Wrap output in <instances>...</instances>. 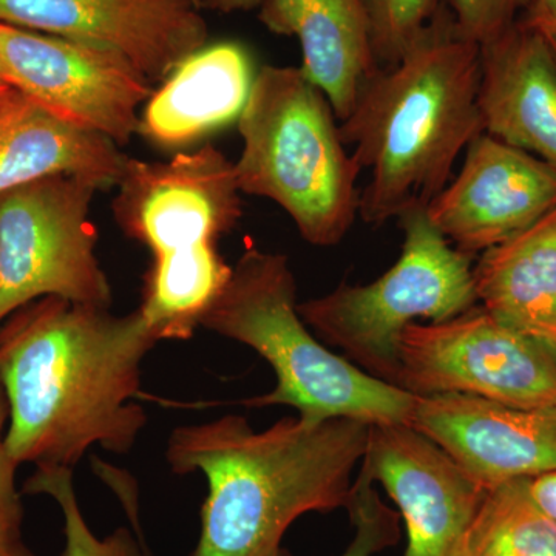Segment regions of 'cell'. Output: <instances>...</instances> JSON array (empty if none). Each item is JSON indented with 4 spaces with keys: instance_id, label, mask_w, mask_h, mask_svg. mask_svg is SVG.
<instances>
[{
    "instance_id": "obj_26",
    "label": "cell",
    "mask_w": 556,
    "mask_h": 556,
    "mask_svg": "<svg viewBox=\"0 0 556 556\" xmlns=\"http://www.w3.org/2000/svg\"><path fill=\"white\" fill-rule=\"evenodd\" d=\"M527 481H529L530 495L538 506L556 522V471L527 479Z\"/></svg>"
},
{
    "instance_id": "obj_11",
    "label": "cell",
    "mask_w": 556,
    "mask_h": 556,
    "mask_svg": "<svg viewBox=\"0 0 556 556\" xmlns=\"http://www.w3.org/2000/svg\"><path fill=\"white\" fill-rule=\"evenodd\" d=\"M361 473L380 482L407 527L404 556H464L490 489L409 424H372Z\"/></svg>"
},
{
    "instance_id": "obj_13",
    "label": "cell",
    "mask_w": 556,
    "mask_h": 556,
    "mask_svg": "<svg viewBox=\"0 0 556 556\" xmlns=\"http://www.w3.org/2000/svg\"><path fill=\"white\" fill-rule=\"evenodd\" d=\"M555 207V167L481 131L467 146L457 177L426 211L453 247L473 255L518 236Z\"/></svg>"
},
{
    "instance_id": "obj_21",
    "label": "cell",
    "mask_w": 556,
    "mask_h": 556,
    "mask_svg": "<svg viewBox=\"0 0 556 556\" xmlns=\"http://www.w3.org/2000/svg\"><path fill=\"white\" fill-rule=\"evenodd\" d=\"M22 493L50 496L60 507L65 535L62 556H153L142 527L138 530L119 527L108 536L94 535L80 510L70 468H36Z\"/></svg>"
},
{
    "instance_id": "obj_8",
    "label": "cell",
    "mask_w": 556,
    "mask_h": 556,
    "mask_svg": "<svg viewBox=\"0 0 556 556\" xmlns=\"http://www.w3.org/2000/svg\"><path fill=\"white\" fill-rule=\"evenodd\" d=\"M97 186L56 175L0 193V325L39 299L109 308L90 219Z\"/></svg>"
},
{
    "instance_id": "obj_30",
    "label": "cell",
    "mask_w": 556,
    "mask_h": 556,
    "mask_svg": "<svg viewBox=\"0 0 556 556\" xmlns=\"http://www.w3.org/2000/svg\"><path fill=\"white\" fill-rule=\"evenodd\" d=\"M16 93L17 90H14L13 87L0 86V108H2L7 101H10Z\"/></svg>"
},
{
    "instance_id": "obj_3",
    "label": "cell",
    "mask_w": 556,
    "mask_h": 556,
    "mask_svg": "<svg viewBox=\"0 0 556 556\" xmlns=\"http://www.w3.org/2000/svg\"><path fill=\"white\" fill-rule=\"evenodd\" d=\"M479 47L459 38L445 10L397 64L379 68L340 121L368 181L358 215L383 225L427 207L448 185L457 156L481 134Z\"/></svg>"
},
{
    "instance_id": "obj_7",
    "label": "cell",
    "mask_w": 556,
    "mask_h": 556,
    "mask_svg": "<svg viewBox=\"0 0 556 556\" xmlns=\"http://www.w3.org/2000/svg\"><path fill=\"white\" fill-rule=\"evenodd\" d=\"M427 207L399 218L401 257L368 285H339L299 303L300 317L325 345L372 378L397 387L399 339L409 324L448 320L478 305L471 255L459 251L430 222Z\"/></svg>"
},
{
    "instance_id": "obj_16",
    "label": "cell",
    "mask_w": 556,
    "mask_h": 556,
    "mask_svg": "<svg viewBox=\"0 0 556 556\" xmlns=\"http://www.w3.org/2000/svg\"><path fill=\"white\" fill-rule=\"evenodd\" d=\"M254 78L243 46L206 43L179 62L160 89L152 91L139 113L137 134L156 148H189L239 121Z\"/></svg>"
},
{
    "instance_id": "obj_14",
    "label": "cell",
    "mask_w": 556,
    "mask_h": 556,
    "mask_svg": "<svg viewBox=\"0 0 556 556\" xmlns=\"http://www.w3.org/2000/svg\"><path fill=\"white\" fill-rule=\"evenodd\" d=\"M409 426L485 489L556 471V405L519 408L467 394L416 396Z\"/></svg>"
},
{
    "instance_id": "obj_10",
    "label": "cell",
    "mask_w": 556,
    "mask_h": 556,
    "mask_svg": "<svg viewBox=\"0 0 556 556\" xmlns=\"http://www.w3.org/2000/svg\"><path fill=\"white\" fill-rule=\"evenodd\" d=\"M0 78L79 129L118 146L137 134L150 80L115 51L0 22Z\"/></svg>"
},
{
    "instance_id": "obj_15",
    "label": "cell",
    "mask_w": 556,
    "mask_h": 556,
    "mask_svg": "<svg viewBox=\"0 0 556 556\" xmlns=\"http://www.w3.org/2000/svg\"><path fill=\"white\" fill-rule=\"evenodd\" d=\"M479 54L482 131L556 169V61L547 36L521 17Z\"/></svg>"
},
{
    "instance_id": "obj_20",
    "label": "cell",
    "mask_w": 556,
    "mask_h": 556,
    "mask_svg": "<svg viewBox=\"0 0 556 556\" xmlns=\"http://www.w3.org/2000/svg\"><path fill=\"white\" fill-rule=\"evenodd\" d=\"M464 556H556V522L530 495L527 479L489 490Z\"/></svg>"
},
{
    "instance_id": "obj_19",
    "label": "cell",
    "mask_w": 556,
    "mask_h": 556,
    "mask_svg": "<svg viewBox=\"0 0 556 556\" xmlns=\"http://www.w3.org/2000/svg\"><path fill=\"white\" fill-rule=\"evenodd\" d=\"M478 305L506 327L556 343V207L486 249L473 266Z\"/></svg>"
},
{
    "instance_id": "obj_22",
    "label": "cell",
    "mask_w": 556,
    "mask_h": 556,
    "mask_svg": "<svg viewBox=\"0 0 556 556\" xmlns=\"http://www.w3.org/2000/svg\"><path fill=\"white\" fill-rule=\"evenodd\" d=\"M379 68L397 64L416 40L448 10V0H362Z\"/></svg>"
},
{
    "instance_id": "obj_31",
    "label": "cell",
    "mask_w": 556,
    "mask_h": 556,
    "mask_svg": "<svg viewBox=\"0 0 556 556\" xmlns=\"http://www.w3.org/2000/svg\"><path fill=\"white\" fill-rule=\"evenodd\" d=\"M544 35H546V33H544ZM546 36H547L548 43H551V49H552V51H554V56H555V61H556V36H554V35H546Z\"/></svg>"
},
{
    "instance_id": "obj_9",
    "label": "cell",
    "mask_w": 556,
    "mask_h": 556,
    "mask_svg": "<svg viewBox=\"0 0 556 556\" xmlns=\"http://www.w3.org/2000/svg\"><path fill=\"white\" fill-rule=\"evenodd\" d=\"M399 362L397 387L415 396L556 405V343L515 331L479 305L437 324H409L399 339Z\"/></svg>"
},
{
    "instance_id": "obj_6",
    "label": "cell",
    "mask_w": 556,
    "mask_h": 556,
    "mask_svg": "<svg viewBox=\"0 0 556 556\" xmlns=\"http://www.w3.org/2000/svg\"><path fill=\"white\" fill-rule=\"evenodd\" d=\"M241 193L274 201L313 247H336L356 222L362 169L328 98L302 68L263 65L239 121Z\"/></svg>"
},
{
    "instance_id": "obj_32",
    "label": "cell",
    "mask_w": 556,
    "mask_h": 556,
    "mask_svg": "<svg viewBox=\"0 0 556 556\" xmlns=\"http://www.w3.org/2000/svg\"><path fill=\"white\" fill-rule=\"evenodd\" d=\"M0 86H7V84L3 83L2 78H0Z\"/></svg>"
},
{
    "instance_id": "obj_29",
    "label": "cell",
    "mask_w": 556,
    "mask_h": 556,
    "mask_svg": "<svg viewBox=\"0 0 556 556\" xmlns=\"http://www.w3.org/2000/svg\"><path fill=\"white\" fill-rule=\"evenodd\" d=\"M0 556H38L25 546L24 541H0Z\"/></svg>"
},
{
    "instance_id": "obj_18",
    "label": "cell",
    "mask_w": 556,
    "mask_h": 556,
    "mask_svg": "<svg viewBox=\"0 0 556 556\" xmlns=\"http://www.w3.org/2000/svg\"><path fill=\"white\" fill-rule=\"evenodd\" d=\"M127 159L112 139L56 118L20 91L0 108V193L56 175L112 188Z\"/></svg>"
},
{
    "instance_id": "obj_4",
    "label": "cell",
    "mask_w": 556,
    "mask_h": 556,
    "mask_svg": "<svg viewBox=\"0 0 556 556\" xmlns=\"http://www.w3.org/2000/svg\"><path fill=\"white\" fill-rule=\"evenodd\" d=\"M115 188L121 230L152 252L139 311L161 339L188 340L232 273L217 243L243 215L233 163L214 146L127 159Z\"/></svg>"
},
{
    "instance_id": "obj_33",
    "label": "cell",
    "mask_w": 556,
    "mask_h": 556,
    "mask_svg": "<svg viewBox=\"0 0 556 556\" xmlns=\"http://www.w3.org/2000/svg\"><path fill=\"white\" fill-rule=\"evenodd\" d=\"M195 2L199 3L200 9H201V0H195Z\"/></svg>"
},
{
    "instance_id": "obj_24",
    "label": "cell",
    "mask_w": 556,
    "mask_h": 556,
    "mask_svg": "<svg viewBox=\"0 0 556 556\" xmlns=\"http://www.w3.org/2000/svg\"><path fill=\"white\" fill-rule=\"evenodd\" d=\"M532 0H448L453 27L459 38L479 49L510 30Z\"/></svg>"
},
{
    "instance_id": "obj_23",
    "label": "cell",
    "mask_w": 556,
    "mask_h": 556,
    "mask_svg": "<svg viewBox=\"0 0 556 556\" xmlns=\"http://www.w3.org/2000/svg\"><path fill=\"white\" fill-rule=\"evenodd\" d=\"M354 536L339 556H376L401 540V515L383 504L375 482L358 473L346 506Z\"/></svg>"
},
{
    "instance_id": "obj_17",
    "label": "cell",
    "mask_w": 556,
    "mask_h": 556,
    "mask_svg": "<svg viewBox=\"0 0 556 556\" xmlns=\"http://www.w3.org/2000/svg\"><path fill=\"white\" fill-rule=\"evenodd\" d=\"M258 20L274 35L299 39L303 75L328 98L339 123L345 119L379 70L362 0H263Z\"/></svg>"
},
{
    "instance_id": "obj_12",
    "label": "cell",
    "mask_w": 556,
    "mask_h": 556,
    "mask_svg": "<svg viewBox=\"0 0 556 556\" xmlns=\"http://www.w3.org/2000/svg\"><path fill=\"white\" fill-rule=\"evenodd\" d=\"M195 0H0V22L121 54L150 80H163L206 46Z\"/></svg>"
},
{
    "instance_id": "obj_5",
    "label": "cell",
    "mask_w": 556,
    "mask_h": 556,
    "mask_svg": "<svg viewBox=\"0 0 556 556\" xmlns=\"http://www.w3.org/2000/svg\"><path fill=\"white\" fill-rule=\"evenodd\" d=\"M298 281L287 255L244 249L201 327L243 343L276 372L270 393L249 408L287 405L311 420L351 417L368 424H408L416 396L362 371L332 353L298 309Z\"/></svg>"
},
{
    "instance_id": "obj_28",
    "label": "cell",
    "mask_w": 556,
    "mask_h": 556,
    "mask_svg": "<svg viewBox=\"0 0 556 556\" xmlns=\"http://www.w3.org/2000/svg\"><path fill=\"white\" fill-rule=\"evenodd\" d=\"M263 0H201V10H211L219 14L241 13L258 10Z\"/></svg>"
},
{
    "instance_id": "obj_27",
    "label": "cell",
    "mask_w": 556,
    "mask_h": 556,
    "mask_svg": "<svg viewBox=\"0 0 556 556\" xmlns=\"http://www.w3.org/2000/svg\"><path fill=\"white\" fill-rule=\"evenodd\" d=\"M522 20L546 35L556 36V0H532Z\"/></svg>"
},
{
    "instance_id": "obj_25",
    "label": "cell",
    "mask_w": 556,
    "mask_h": 556,
    "mask_svg": "<svg viewBox=\"0 0 556 556\" xmlns=\"http://www.w3.org/2000/svg\"><path fill=\"white\" fill-rule=\"evenodd\" d=\"M9 422V399L0 386V541L22 540L24 525V507L16 485L20 464L10 455L5 441Z\"/></svg>"
},
{
    "instance_id": "obj_2",
    "label": "cell",
    "mask_w": 556,
    "mask_h": 556,
    "mask_svg": "<svg viewBox=\"0 0 556 556\" xmlns=\"http://www.w3.org/2000/svg\"><path fill=\"white\" fill-rule=\"evenodd\" d=\"M368 431L351 417L302 416L255 431L239 415L175 428L170 470L207 482L189 556H291L283 538L300 517L346 508Z\"/></svg>"
},
{
    "instance_id": "obj_1",
    "label": "cell",
    "mask_w": 556,
    "mask_h": 556,
    "mask_svg": "<svg viewBox=\"0 0 556 556\" xmlns=\"http://www.w3.org/2000/svg\"><path fill=\"white\" fill-rule=\"evenodd\" d=\"M137 309L36 300L0 325V386L10 405L7 447L17 464L70 468L91 447L126 455L148 426L135 397L159 343Z\"/></svg>"
}]
</instances>
